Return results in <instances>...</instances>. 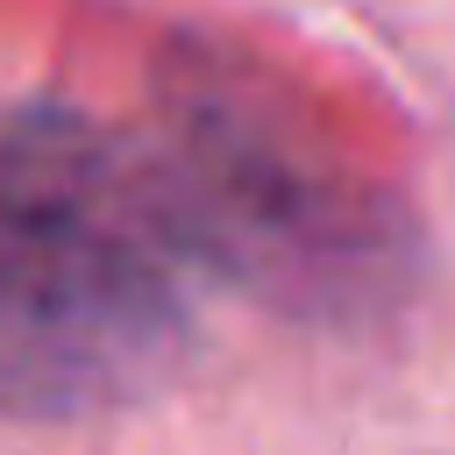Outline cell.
<instances>
[{"mask_svg":"<svg viewBox=\"0 0 455 455\" xmlns=\"http://www.w3.org/2000/svg\"><path fill=\"white\" fill-rule=\"evenodd\" d=\"M206 277L149 135L0 107V412L64 419L164 384Z\"/></svg>","mask_w":455,"mask_h":455,"instance_id":"obj_1","label":"cell"},{"mask_svg":"<svg viewBox=\"0 0 455 455\" xmlns=\"http://www.w3.org/2000/svg\"><path fill=\"white\" fill-rule=\"evenodd\" d=\"M192 235L213 277L341 313L398 277V206L370 185L313 114H291L270 78L228 50H185L156 71V128Z\"/></svg>","mask_w":455,"mask_h":455,"instance_id":"obj_2","label":"cell"}]
</instances>
